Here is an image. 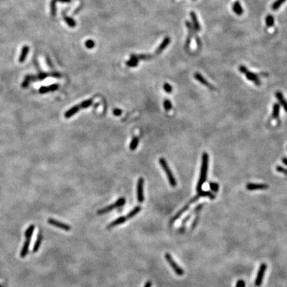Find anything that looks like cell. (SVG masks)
I'll use <instances>...</instances> for the list:
<instances>
[{"instance_id":"cell-1","label":"cell","mask_w":287,"mask_h":287,"mask_svg":"<svg viewBox=\"0 0 287 287\" xmlns=\"http://www.w3.org/2000/svg\"><path fill=\"white\" fill-rule=\"evenodd\" d=\"M208 167H209V155L208 153L204 152L202 154L201 157V170L200 174H199V178L198 182H197L196 190L198 192L202 190V186L205 182L207 180V176H208Z\"/></svg>"},{"instance_id":"cell-2","label":"cell","mask_w":287,"mask_h":287,"mask_svg":"<svg viewBox=\"0 0 287 287\" xmlns=\"http://www.w3.org/2000/svg\"><path fill=\"white\" fill-rule=\"evenodd\" d=\"M159 163L160 164L162 169H163L164 171H165L167 176V178H168V182L170 183V184L171 185V186H172L173 187H176L177 185V182H176V179L173 176V174L171 171V169L169 167L168 163H167L166 160L163 157H161V158L159 159Z\"/></svg>"},{"instance_id":"cell-3","label":"cell","mask_w":287,"mask_h":287,"mask_svg":"<svg viewBox=\"0 0 287 287\" xmlns=\"http://www.w3.org/2000/svg\"><path fill=\"white\" fill-rule=\"evenodd\" d=\"M165 258L166 261H168V263L170 264V267L173 269V271L175 272L178 276H182V275L184 274L183 270L177 264V263H176V262L173 260V258H172V257H171L170 254L166 253Z\"/></svg>"},{"instance_id":"cell-4","label":"cell","mask_w":287,"mask_h":287,"mask_svg":"<svg viewBox=\"0 0 287 287\" xmlns=\"http://www.w3.org/2000/svg\"><path fill=\"white\" fill-rule=\"evenodd\" d=\"M185 25H186V27L187 28V30H188V35H187V39H186V41H185V49H188L189 48L190 45H191L192 37H193V36H194V35L195 34V33H196V31L194 30V27H193L192 25V23L189 22V21H187V22H185Z\"/></svg>"},{"instance_id":"cell-5","label":"cell","mask_w":287,"mask_h":287,"mask_svg":"<svg viewBox=\"0 0 287 287\" xmlns=\"http://www.w3.org/2000/svg\"><path fill=\"white\" fill-rule=\"evenodd\" d=\"M144 180L142 178L138 179L137 182V199L140 203H142L144 201Z\"/></svg>"},{"instance_id":"cell-6","label":"cell","mask_w":287,"mask_h":287,"mask_svg":"<svg viewBox=\"0 0 287 287\" xmlns=\"http://www.w3.org/2000/svg\"><path fill=\"white\" fill-rule=\"evenodd\" d=\"M267 265H266L265 263H263V264H261V265L260 266V268L259 269H258L257 276V278L255 279V285L257 286H260L261 284H262L263 280V278H264L265 272L266 270H267Z\"/></svg>"},{"instance_id":"cell-7","label":"cell","mask_w":287,"mask_h":287,"mask_svg":"<svg viewBox=\"0 0 287 287\" xmlns=\"http://www.w3.org/2000/svg\"><path fill=\"white\" fill-rule=\"evenodd\" d=\"M48 223L51 225H53V226H55L56 227L60 228V229H63V230H65V231H69L70 230V226H69V225L65 224V223H63V222H59V221H57L55 219H52V218L49 219Z\"/></svg>"},{"instance_id":"cell-8","label":"cell","mask_w":287,"mask_h":287,"mask_svg":"<svg viewBox=\"0 0 287 287\" xmlns=\"http://www.w3.org/2000/svg\"><path fill=\"white\" fill-rule=\"evenodd\" d=\"M194 78L196 79V81H197L199 83H200L201 84H203V85H204L205 86L208 87V88L211 89V90H215V89L213 85H212L211 83H209V82L207 81V80L205 79L200 73H199V72H196V73L194 74Z\"/></svg>"},{"instance_id":"cell-9","label":"cell","mask_w":287,"mask_h":287,"mask_svg":"<svg viewBox=\"0 0 287 287\" xmlns=\"http://www.w3.org/2000/svg\"><path fill=\"white\" fill-rule=\"evenodd\" d=\"M247 189L253 191V190H263L267 189L269 188V185L265 183H249L246 185Z\"/></svg>"},{"instance_id":"cell-10","label":"cell","mask_w":287,"mask_h":287,"mask_svg":"<svg viewBox=\"0 0 287 287\" xmlns=\"http://www.w3.org/2000/svg\"><path fill=\"white\" fill-rule=\"evenodd\" d=\"M245 75L246 78L249 81L253 82V83L256 84L257 86H260L261 84V81H260L259 78H258V75L257 74L254 73V72L249 71L248 70V71L245 74Z\"/></svg>"},{"instance_id":"cell-11","label":"cell","mask_w":287,"mask_h":287,"mask_svg":"<svg viewBox=\"0 0 287 287\" xmlns=\"http://www.w3.org/2000/svg\"><path fill=\"white\" fill-rule=\"evenodd\" d=\"M190 17L192 19V26L194 27V30L198 32L201 30V25L199 24L198 18L197 17L196 13L194 12V11H191L190 12Z\"/></svg>"},{"instance_id":"cell-12","label":"cell","mask_w":287,"mask_h":287,"mask_svg":"<svg viewBox=\"0 0 287 287\" xmlns=\"http://www.w3.org/2000/svg\"><path fill=\"white\" fill-rule=\"evenodd\" d=\"M171 41V39L169 37H166L164 39L163 41L161 43V44L160 45V46L157 47L156 49V52H155V55H158L160 54L162 51H163L164 49H165L169 44H170Z\"/></svg>"},{"instance_id":"cell-13","label":"cell","mask_w":287,"mask_h":287,"mask_svg":"<svg viewBox=\"0 0 287 287\" xmlns=\"http://www.w3.org/2000/svg\"><path fill=\"white\" fill-rule=\"evenodd\" d=\"M232 10L237 15L241 16L243 14V8H242L241 4L239 1H235L232 5Z\"/></svg>"},{"instance_id":"cell-14","label":"cell","mask_w":287,"mask_h":287,"mask_svg":"<svg viewBox=\"0 0 287 287\" xmlns=\"http://www.w3.org/2000/svg\"><path fill=\"white\" fill-rule=\"evenodd\" d=\"M275 96H276V98L279 101L280 104H281L282 105V107H283V109L284 110H285V112H287V100L284 98L283 94L281 93V92L278 91L275 93Z\"/></svg>"},{"instance_id":"cell-15","label":"cell","mask_w":287,"mask_h":287,"mask_svg":"<svg viewBox=\"0 0 287 287\" xmlns=\"http://www.w3.org/2000/svg\"><path fill=\"white\" fill-rule=\"evenodd\" d=\"M80 109H81V108H80L79 104L74 106V107L70 108L69 110H68L67 111L65 112V118H69L75 114H77V112L79 111Z\"/></svg>"},{"instance_id":"cell-16","label":"cell","mask_w":287,"mask_h":287,"mask_svg":"<svg viewBox=\"0 0 287 287\" xmlns=\"http://www.w3.org/2000/svg\"><path fill=\"white\" fill-rule=\"evenodd\" d=\"M58 88L59 85L57 84H51V85L49 86H43L39 89V93L41 94H44L48 93V92H53L57 90Z\"/></svg>"},{"instance_id":"cell-17","label":"cell","mask_w":287,"mask_h":287,"mask_svg":"<svg viewBox=\"0 0 287 287\" xmlns=\"http://www.w3.org/2000/svg\"><path fill=\"white\" fill-rule=\"evenodd\" d=\"M189 205H185L184 207H183L182 209H180V210L178 212L173 216V218L170 221V223H171H171H173L174 222H176V220L178 219L183 215V213H185V211H187L188 209H189Z\"/></svg>"},{"instance_id":"cell-18","label":"cell","mask_w":287,"mask_h":287,"mask_svg":"<svg viewBox=\"0 0 287 287\" xmlns=\"http://www.w3.org/2000/svg\"><path fill=\"white\" fill-rule=\"evenodd\" d=\"M30 243H31V239H27L26 240V241L25 242V243L23 245V247L22 248V250L21 251L20 253V257L22 258H24L25 256L27 255L29 249Z\"/></svg>"},{"instance_id":"cell-19","label":"cell","mask_w":287,"mask_h":287,"mask_svg":"<svg viewBox=\"0 0 287 287\" xmlns=\"http://www.w3.org/2000/svg\"><path fill=\"white\" fill-rule=\"evenodd\" d=\"M197 196L200 197H208V198L211 199H214L215 198V195H214L212 192H209V191H203V190H201L197 192Z\"/></svg>"},{"instance_id":"cell-20","label":"cell","mask_w":287,"mask_h":287,"mask_svg":"<svg viewBox=\"0 0 287 287\" xmlns=\"http://www.w3.org/2000/svg\"><path fill=\"white\" fill-rule=\"evenodd\" d=\"M127 219V218L126 217H120L119 218H118L116 219H115L114 222H112V223H110V224L108 225V228H110V227H115V226H117V225H121L122 224V223H124V222H126Z\"/></svg>"},{"instance_id":"cell-21","label":"cell","mask_w":287,"mask_h":287,"mask_svg":"<svg viewBox=\"0 0 287 287\" xmlns=\"http://www.w3.org/2000/svg\"><path fill=\"white\" fill-rule=\"evenodd\" d=\"M64 2V3H69L71 1V0H52L51 2V13L53 16H55L56 15V2Z\"/></svg>"},{"instance_id":"cell-22","label":"cell","mask_w":287,"mask_h":287,"mask_svg":"<svg viewBox=\"0 0 287 287\" xmlns=\"http://www.w3.org/2000/svg\"><path fill=\"white\" fill-rule=\"evenodd\" d=\"M280 114V104L279 103H274L272 108V119H278Z\"/></svg>"},{"instance_id":"cell-23","label":"cell","mask_w":287,"mask_h":287,"mask_svg":"<svg viewBox=\"0 0 287 287\" xmlns=\"http://www.w3.org/2000/svg\"><path fill=\"white\" fill-rule=\"evenodd\" d=\"M115 208H116V204H115V203L111 204V205H109V206L106 207V208H104L101 209H100V210H98L97 213L98 214V215H103V214L109 213V211L113 210V209H115Z\"/></svg>"},{"instance_id":"cell-24","label":"cell","mask_w":287,"mask_h":287,"mask_svg":"<svg viewBox=\"0 0 287 287\" xmlns=\"http://www.w3.org/2000/svg\"><path fill=\"white\" fill-rule=\"evenodd\" d=\"M29 48L28 46L23 47V49H22V53H21V55L20 57V59H19V61H20V63H23V61L25 60V59H26L27 56L28 55V53H29Z\"/></svg>"},{"instance_id":"cell-25","label":"cell","mask_w":287,"mask_h":287,"mask_svg":"<svg viewBox=\"0 0 287 287\" xmlns=\"http://www.w3.org/2000/svg\"><path fill=\"white\" fill-rule=\"evenodd\" d=\"M42 238H43V237H42V235L41 233H39L38 235H37V239H36V241H35L33 248V253H36V252H37V251H38L40 246H41Z\"/></svg>"},{"instance_id":"cell-26","label":"cell","mask_w":287,"mask_h":287,"mask_svg":"<svg viewBox=\"0 0 287 287\" xmlns=\"http://www.w3.org/2000/svg\"><path fill=\"white\" fill-rule=\"evenodd\" d=\"M265 23L267 26L269 28L273 27L274 25V18L273 16L272 15H270V14L269 15H268L267 17H265Z\"/></svg>"},{"instance_id":"cell-27","label":"cell","mask_w":287,"mask_h":287,"mask_svg":"<svg viewBox=\"0 0 287 287\" xmlns=\"http://www.w3.org/2000/svg\"><path fill=\"white\" fill-rule=\"evenodd\" d=\"M140 211H141V207L140 206L135 207V208H134L132 210L130 211V212L128 213V214L126 216V218L127 219H131L132 217H134V216L136 215H137V214L139 213Z\"/></svg>"},{"instance_id":"cell-28","label":"cell","mask_w":287,"mask_h":287,"mask_svg":"<svg viewBox=\"0 0 287 287\" xmlns=\"http://www.w3.org/2000/svg\"><path fill=\"white\" fill-rule=\"evenodd\" d=\"M138 143H139V138L137 136H135L132 138L131 142L130 144V149L132 151H134L136 149V148L138 147Z\"/></svg>"},{"instance_id":"cell-29","label":"cell","mask_w":287,"mask_h":287,"mask_svg":"<svg viewBox=\"0 0 287 287\" xmlns=\"http://www.w3.org/2000/svg\"><path fill=\"white\" fill-rule=\"evenodd\" d=\"M286 1V0H276V1H275L272 5V10L277 11V9H279L280 8H281L282 5H283Z\"/></svg>"},{"instance_id":"cell-30","label":"cell","mask_w":287,"mask_h":287,"mask_svg":"<svg viewBox=\"0 0 287 287\" xmlns=\"http://www.w3.org/2000/svg\"><path fill=\"white\" fill-rule=\"evenodd\" d=\"M63 18H64L65 22L67 23L69 26H70V27H75L76 26V22L72 18L67 17L65 14H63Z\"/></svg>"},{"instance_id":"cell-31","label":"cell","mask_w":287,"mask_h":287,"mask_svg":"<svg viewBox=\"0 0 287 287\" xmlns=\"http://www.w3.org/2000/svg\"><path fill=\"white\" fill-rule=\"evenodd\" d=\"M138 62H139V61L136 59H135L134 57H133L131 55L130 61H127L126 63V65L128 66V67H135L138 65Z\"/></svg>"},{"instance_id":"cell-32","label":"cell","mask_w":287,"mask_h":287,"mask_svg":"<svg viewBox=\"0 0 287 287\" xmlns=\"http://www.w3.org/2000/svg\"><path fill=\"white\" fill-rule=\"evenodd\" d=\"M34 230H35V225H30L29 228H28V229L26 230V231H25V237H26L27 239L31 238L33 233Z\"/></svg>"},{"instance_id":"cell-33","label":"cell","mask_w":287,"mask_h":287,"mask_svg":"<svg viewBox=\"0 0 287 287\" xmlns=\"http://www.w3.org/2000/svg\"><path fill=\"white\" fill-rule=\"evenodd\" d=\"M93 99H88V100H84L79 104L80 108H81V109H86V108L89 107L92 104H93Z\"/></svg>"},{"instance_id":"cell-34","label":"cell","mask_w":287,"mask_h":287,"mask_svg":"<svg viewBox=\"0 0 287 287\" xmlns=\"http://www.w3.org/2000/svg\"><path fill=\"white\" fill-rule=\"evenodd\" d=\"M164 107L166 111H170L172 109V104L171 101L168 99H166L164 101Z\"/></svg>"},{"instance_id":"cell-35","label":"cell","mask_w":287,"mask_h":287,"mask_svg":"<svg viewBox=\"0 0 287 287\" xmlns=\"http://www.w3.org/2000/svg\"><path fill=\"white\" fill-rule=\"evenodd\" d=\"M209 187L213 192H217L219 189V185L217 183L210 182L209 183Z\"/></svg>"},{"instance_id":"cell-36","label":"cell","mask_w":287,"mask_h":287,"mask_svg":"<svg viewBox=\"0 0 287 287\" xmlns=\"http://www.w3.org/2000/svg\"><path fill=\"white\" fill-rule=\"evenodd\" d=\"M163 88H164V90L168 93H171V92H172V91H173L172 86H171L170 84H168L167 83L164 84Z\"/></svg>"},{"instance_id":"cell-37","label":"cell","mask_w":287,"mask_h":287,"mask_svg":"<svg viewBox=\"0 0 287 287\" xmlns=\"http://www.w3.org/2000/svg\"><path fill=\"white\" fill-rule=\"evenodd\" d=\"M125 202H126L125 198H124V197H121V198H119L116 201V203H115V204H116V208H118V207L123 206L125 204Z\"/></svg>"},{"instance_id":"cell-38","label":"cell","mask_w":287,"mask_h":287,"mask_svg":"<svg viewBox=\"0 0 287 287\" xmlns=\"http://www.w3.org/2000/svg\"><path fill=\"white\" fill-rule=\"evenodd\" d=\"M33 79H35V77H33V76H27L26 78H25V81H23V83L22 84V86L23 87V88H25V87H27L28 86V84H29V82L30 81H31V80Z\"/></svg>"},{"instance_id":"cell-39","label":"cell","mask_w":287,"mask_h":287,"mask_svg":"<svg viewBox=\"0 0 287 287\" xmlns=\"http://www.w3.org/2000/svg\"><path fill=\"white\" fill-rule=\"evenodd\" d=\"M85 45L86 47L88 49H93L95 45V42H94L93 40H88V41H86Z\"/></svg>"},{"instance_id":"cell-40","label":"cell","mask_w":287,"mask_h":287,"mask_svg":"<svg viewBox=\"0 0 287 287\" xmlns=\"http://www.w3.org/2000/svg\"><path fill=\"white\" fill-rule=\"evenodd\" d=\"M276 170H277V171H278V172L284 173V174H286V175H287V169L283 168V167L280 166H277Z\"/></svg>"},{"instance_id":"cell-41","label":"cell","mask_w":287,"mask_h":287,"mask_svg":"<svg viewBox=\"0 0 287 287\" xmlns=\"http://www.w3.org/2000/svg\"><path fill=\"white\" fill-rule=\"evenodd\" d=\"M239 71L241 72V73L242 74H245L248 71V69L245 66H244V65H241L240 67H239Z\"/></svg>"},{"instance_id":"cell-42","label":"cell","mask_w":287,"mask_h":287,"mask_svg":"<svg viewBox=\"0 0 287 287\" xmlns=\"http://www.w3.org/2000/svg\"><path fill=\"white\" fill-rule=\"evenodd\" d=\"M236 287H245V283L243 280H239L237 283Z\"/></svg>"},{"instance_id":"cell-43","label":"cell","mask_w":287,"mask_h":287,"mask_svg":"<svg viewBox=\"0 0 287 287\" xmlns=\"http://www.w3.org/2000/svg\"><path fill=\"white\" fill-rule=\"evenodd\" d=\"M122 111L121 110V109H114L113 110V114L115 115V116H121V115L122 114Z\"/></svg>"},{"instance_id":"cell-44","label":"cell","mask_w":287,"mask_h":287,"mask_svg":"<svg viewBox=\"0 0 287 287\" xmlns=\"http://www.w3.org/2000/svg\"><path fill=\"white\" fill-rule=\"evenodd\" d=\"M203 204H199V205H198L196 206V208L194 209V211L195 213H197L199 211L201 210V209H202V208H203Z\"/></svg>"},{"instance_id":"cell-45","label":"cell","mask_w":287,"mask_h":287,"mask_svg":"<svg viewBox=\"0 0 287 287\" xmlns=\"http://www.w3.org/2000/svg\"><path fill=\"white\" fill-rule=\"evenodd\" d=\"M199 199V197L197 196V195H196V196H194L192 199H190L189 203H195V202H196L197 200H198Z\"/></svg>"},{"instance_id":"cell-46","label":"cell","mask_w":287,"mask_h":287,"mask_svg":"<svg viewBox=\"0 0 287 287\" xmlns=\"http://www.w3.org/2000/svg\"><path fill=\"white\" fill-rule=\"evenodd\" d=\"M47 76H49L48 74H45V73L41 74V75H39V79H44L45 78H46V77H47Z\"/></svg>"},{"instance_id":"cell-47","label":"cell","mask_w":287,"mask_h":287,"mask_svg":"<svg viewBox=\"0 0 287 287\" xmlns=\"http://www.w3.org/2000/svg\"><path fill=\"white\" fill-rule=\"evenodd\" d=\"M152 286V283H151V281H148L146 282V283L145 284V285H144V287H151Z\"/></svg>"},{"instance_id":"cell-48","label":"cell","mask_w":287,"mask_h":287,"mask_svg":"<svg viewBox=\"0 0 287 287\" xmlns=\"http://www.w3.org/2000/svg\"><path fill=\"white\" fill-rule=\"evenodd\" d=\"M282 162H283L284 165H286L287 166V157H283V158L282 159Z\"/></svg>"},{"instance_id":"cell-49","label":"cell","mask_w":287,"mask_h":287,"mask_svg":"<svg viewBox=\"0 0 287 287\" xmlns=\"http://www.w3.org/2000/svg\"><path fill=\"white\" fill-rule=\"evenodd\" d=\"M189 217H190V215H188V216H187V217H185V218L184 219H183V222H182V223H185V222H187V221H188V220H189Z\"/></svg>"},{"instance_id":"cell-50","label":"cell","mask_w":287,"mask_h":287,"mask_svg":"<svg viewBox=\"0 0 287 287\" xmlns=\"http://www.w3.org/2000/svg\"><path fill=\"white\" fill-rule=\"evenodd\" d=\"M260 75L261 76H263V77H265L269 76L268 73H266V72H261V73H260Z\"/></svg>"},{"instance_id":"cell-51","label":"cell","mask_w":287,"mask_h":287,"mask_svg":"<svg viewBox=\"0 0 287 287\" xmlns=\"http://www.w3.org/2000/svg\"><path fill=\"white\" fill-rule=\"evenodd\" d=\"M194 1H195V0H194Z\"/></svg>"}]
</instances>
